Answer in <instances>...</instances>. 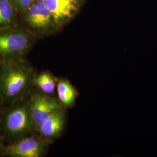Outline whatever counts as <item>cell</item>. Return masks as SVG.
I'll list each match as a JSON object with an SVG mask.
<instances>
[{
  "mask_svg": "<svg viewBox=\"0 0 157 157\" xmlns=\"http://www.w3.org/2000/svg\"><path fill=\"white\" fill-rule=\"evenodd\" d=\"M4 146V144H3V139H2V135L1 134V132H0V152L1 151L3 146Z\"/></svg>",
  "mask_w": 157,
  "mask_h": 157,
  "instance_id": "obj_13",
  "label": "cell"
},
{
  "mask_svg": "<svg viewBox=\"0 0 157 157\" xmlns=\"http://www.w3.org/2000/svg\"><path fill=\"white\" fill-rule=\"evenodd\" d=\"M56 83L57 79L48 71L36 74L34 78L33 86L48 95H53L56 89Z\"/></svg>",
  "mask_w": 157,
  "mask_h": 157,
  "instance_id": "obj_11",
  "label": "cell"
},
{
  "mask_svg": "<svg viewBox=\"0 0 157 157\" xmlns=\"http://www.w3.org/2000/svg\"><path fill=\"white\" fill-rule=\"evenodd\" d=\"M35 0H12L20 15L25 11Z\"/></svg>",
  "mask_w": 157,
  "mask_h": 157,
  "instance_id": "obj_12",
  "label": "cell"
},
{
  "mask_svg": "<svg viewBox=\"0 0 157 157\" xmlns=\"http://www.w3.org/2000/svg\"><path fill=\"white\" fill-rule=\"evenodd\" d=\"M65 124V111L64 108L48 118L40 126L37 132L42 139L52 143L61 136Z\"/></svg>",
  "mask_w": 157,
  "mask_h": 157,
  "instance_id": "obj_8",
  "label": "cell"
},
{
  "mask_svg": "<svg viewBox=\"0 0 157 157\" xmlns=\"http://www.w3.org/2000/svg\"><path fill=\"white\" fill-rule=\"evenodd\" d=\"M26 98L8 105L0 112L3 133L12 143L28 136L33 130L28 99Z\"/></svg>",
  "mask_w": 157,
  "mask_h": 157,
  "instance_id": "obj_3",
  "label": "cell"
},
{
  "mask_svg": "<svg viewBox=\"0 0 157 157\" xmlns=\"http://www.w3.org/2000/svg\"><path fill=\"white\" fill-rule=\"evenodd\" d=\"M23 26L37 38L52 36L61 29L43 0H35L20 15Z\"/></svg>",
  "mask_w": 157,
  "mask_h": 157,
  "instance_id": "obj_4",
  "label": "cell"
},
{
  "mask_svg": "<svg viewBox=\"0 0 157 157\" xmlns=\"http://www.w3.org/2000/svg\"><path fill=\"white\" fill-rule=\"evenodd\" d=\"M2 104H1V102H0V112H1V108H2Z\"/></svg>",
  "mask_w": 157,
  "mask_h": 157,
  "instance_id": "obj_14",
  "label": "cell"
},
{
  "mask_svg": "<svg viewBox=\"0 0 157 157\" xmlns=\"http://www.w3.org/2000/svg\"><path fill=\"white\" fill-rule=\"evenodd\" d=\"M56 92L58 99L65 108L72 107L75 104L78 92L69 80L65 78H58Z\"/></svg>",
  "mask_w": 157,
  "mask_h": 157,
  "instance_id": "obj_10",
  "label": "cell"
},
{
  "mask_svg": "<svg viewBox=\"0 0 157 157\" xmlns=\"http://www.w3.org/2000/svg\"><path fill=\"white\" fill-rule=\"evenodd\" d=\"M36 39L21 24L0 29V63L25 59Z\"/></svg>",
  "mask_w": 157,
  "mask_h": 157,
  "instance_id": "obj_2",
  "label": "cell"
},
{
  "mask_svg": "<svg viewBox=\"0 0 157 157\" xmlns=\"http://www.w3.org/2000/svg\"><path fill=\"white\" fill-rule=\"evenodd\" d=\"M28 97L33 130L36 132L52 114L65 108L58 99L46 94L37 89L31 90Z\"/></svg>",
  "mask_w": 157,
  "mask_h": 157,
  "instance_id": "obj_5",
  "label": "cell"
},
{
  "mask_svg": "<svg viewBox=\"0 0 157 157\" xmlns=\"http://www.w3.org/2000/svg\"><path fill=\"white\" fill-rule=\"evenodd\" d=\"M20 13L12 0H0V29L17 25Z\"/></svg>",
  "mask_w": 157,
  "mask_h": 157,
  "instance_id": "obj_9",
  "label": "cell"
},
{
  "mask_svg": "<svg viewBox=\"0 0 157 157\" xmlns=\"http://www.w3.org/2000/svg\"><path fill=\"white\" fill-rule=\"evenodd\" d=\"M36 73L26 59L0 63V102L10 105L26 98L34 86Z\"/></svg>",
  "mask_w": 157,
  "mask_h": 157,
  "instance_id": "obj_1",
  "label": "cell"
},
{
  "mask_svg": "<svg viewBox=\"0 0 157 157\" xmlns=\"http://www.w3.org/2000/svg\"><path fill=\"white\" fill-rule=\"evenodd\" d=\"M51 144L39 135L28 136L8 145H4L0 154L8 157H43Z\"/></svg>",
  "mask_w": 157,
  "mask_h": 157,
  "instance_id": "obj_6",
  "label": "cell"
},
{
  "mask_svg": "<svg viewBox=\"0 0 157 157\" xmlns=\"http://www.w3.org/2000/svg\"><path fill=\"white\" fill-rule=\"evenodd\" d=\"M60 29L72 21L83 8L86 0H43Z\"/></svg>",
  "mask_w": 157,
  "mask_h": 157,
  "instance_id": "obj_7",
  "label": "cell"
}]
</instances>
